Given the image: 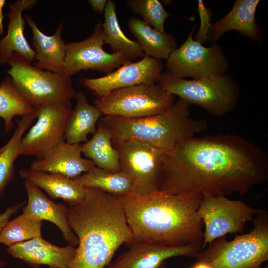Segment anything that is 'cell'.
Listing matches in <instances>:
<instances>
[{
	"instance_id": "1",
	"label": "cell",
	"mask_w": 268,
	"mask_h": 268,
	"mask_svg": "<svg viewBox=\"0 0 268 268\" xmlns=\"http://www.w3.org/2000/svg\"><path fill=\"white\" fill-rule=\"evenodd\" d=\"M162 162L160 190L172 194L242 196L268 173L266 154L234 134L188 138L165 152Z\"/></svg>"
},
{
	"instance_id": "2",
	"label": "cell",
	"mask_w": 268,
	"mask_h": 268,
	"mask_svg": "<svg viewBox=\"0 0 268 268\" xmlns=\"http://www.w3.org/2000/svg\"><path fill=\"white\" fill-rule=\"evenodd\" d=\"M118 198L133 234L132 243L202 244L203 224L197 213L202 194L157 190L142 195L130 192Z\"/></svg>"
},
{
	"instance_id": "3",
	"label": "cell",
	"mask_w": 268,
	"mask_h": 268,
	"mask_svg": "<svg viewBox=\"0 0 268 268\" xmlns=\"http://www.w3.org/2000/svg\"><path fill=\"white\" fill-rule=\"evenodd\" d=\"M68 219L78 239L68 268H104L121 245L133 241L118 198L102 191L85 188L83 200L69 207Z\"/></svg>"
},
{
	"instance_id": "4",
	"label": "cell",
	"mask_w": 268,
	"mask_h": 268,
	"mask_svg": "<svg viewBox=\"0 0 268 268\" xmlns=\"http://www.w3.org/2000/svg\"><path fill=\"white\" fill-rule=\"evenodd\" d=\"M189 105L179 98L157 115L138 119L104 116L98 122L109 131L112 142H135L167 152L207 128L206 121L190 117Z\"/></svg>"
},
{
	"instance_id": "5",
	"label": "cell",
	"mask_w": 268,
	"mask_h": 268,
	"mask_svg": "<svg viewBox=\"0 0 268 268\" xmlns=\"http://www.w3.org/2000/svg\"><path fill=\"white\" fill-rule=\"evenodd\" d=\"M252 230L236 235L231 241L219 237L199 252L196 262H203L211 268H260L268 259V218L266 211L253 221Z\"/></svg>"
},
{
	"instance_id": "6",
	"label": "cell",
	"mask_w": 268,
	"mask_h": 268,
	"mask_svg": "<svg viewBox=\"0 0 268 268\" xmlns=\"http://www.w3.org/2000/svg\"><path fill=\"white\" fill-rule=\"evenodd\" d=\"M7 64L11 66L7 73L15 87L34 109L51 103L71 108V100L77 93L70 77L38 68L17 53Z\"/></svg>"
},
{
	"instance_id": "7",
	"label": "cell",
	"mask_w": 268,
	"mask_h": 268,
	"mask_svg": "<svg viewBox=\"0 0 268 268\" xmlns=\"http://www.w3.org/2000/svg\"><path fill=\"white\" fill-rule=\"evenodd\" d=\"M156 83L168 94L200 106L215 116L226 114L238 101L237 86L224 75L187 80L166 72L161 73Z\"/></svg>"
},
{
	"instance_id": "8",
	"label": "cell",
	"mask_w": 268,
	"mask_h": 268,
	"mask_svg": "<svg viewBox=\"0 0 268 268\" xmlns=\"http://www.w3.org/2000/svg\"><path fill=\"white\" fill-rule=\"evenodd\" d=\"M174 102L157 83L141 84L113 90L97 98L95 106L102 116L138 119L160 114Z\"/></svg>"
},
{
	"instance_id": "9",
	"label": "cell",
	"mask_w": 268,
	"mask_h": 268,
	"mask_svg": "<svg viewBox=\"0 0 268 268\" xmlns=\"http://www.w3.org/2000/svg\"><path fill=\"white\" fill-rule=\"evenodd\" d=\"M265 211L255 209L241 201L231 200L225 196L202 195L197 210L205 225L201 249L216 239L227 234H236L244 230L253 216Z\"/></svg>"
},
{
	"instance_id": "10",
	"label": "cell",
	"mask_w": 268,
	"mask_h": 268,
	"mask_svg": "<svg viewBox=\"0 0 268 268\" xmlns=\"http://www.w3.org/2000/svg\"><path fill=\"white\" fill-rule=\"evenodd\" d=\"M117 151L121 171L132 183L131 192L145 195L160 190L165 151L135 142H112Z\"/></svg>"
},
{
	"instance_id": "11",
	"label": "cell",
	"mask_w": 268,
	"mask_h": 268,
	"mask_svg": "<svg viewBox=\"0 0 268 268\" xmlns=\"http://www.w3.org/2000/svg\"><path fill=\"white\" fill-rule=\"evenodd\" d=\"M194 30L184 43L170 54L166 63V72L176 77H191L194 79L224 75L228 64L222 51L217 45L206 47L194 40Z\"/></svg>"
},
{
	"instance_id": "12",
	"label": "cell",
	"mask_w": 268,
	"mask_h": 268,
	"mask_svg": "<svg viewBox=\"0 0 268 268\" xmlns=\"http://www.w3.org/2000/svg\"><path fill=\"white\" fill-rule=\"evenodd\" d=\"M104 44L103 29L99 20L88 38L66 44L64 73L71 77L81 70L91 69L108 74L114 69L132 62V59L122 52H106Z\"/></svg>"
},
{
	"instance_id": "13",
	"label": "cell",
	"mask_w": 268,
	"mask_h": 268,
	"mask_svg": "<svg viewBox=\"0 0 268 268\" xmlns=\"http://www.w3.org/2000/svg\"><path fill=\"white\" fill-rule=\"evenodd\" d=\"M37 120L19 146L18 155H35L37 159L65 140L64 135L71 108L58 103L42 105L35 109Z\"/></svg>"
},
{
	"instance_id": "14",
	"label": "cell",
	"mask_w": 268,
	"mask_h": 268,
	"mask_svg": "<svg viewBox=\"0 0 268 268\" xmlns=\"http://www.w3.org/2000/svg\"><path fill=\"white\" fill-rule=\"evenodd\" d=\"M161 60L146 55L136 62H129L101 77L83 78L81 82L97 98L116 89L141 84L156 83L162 73Z\"/></svg>"
},
{
	"instance_id": "15",
	"label": "cell",
	"mask_w": 268,
	"mask_h": 268,
	"mask_svg": "<svg viewBox=\"0 0 268 268\" xmlns=\"http://www.w3.org/2000/svg\"><path fill=\"white\" fill-rule=\"evenodd\" d=\"M202 244L181 246L135 242L129 249L122 253L106 268H165L166 260L177 256L195 258L201 249Z\"/></svg>"
},
{
	"instance_id": "16",
	"label": "cell",
	"mask_w": 268,
	"mask_h": 268,
	"mask_svg": "<svg viewBox=\"0 0 268 268\" xmlns=\"http://www.w3.org/2000/svg\"><path fill=\"white\" fill-rule=\"evenodd\" d=\"M82 154L81 144L63 140L32 162L30 169L58 173L74 179L95 166L90 159L83 158Z\"/></svg>"
},
{
	"instance_id": "17",
	"label": "cell",
	"mask_w": 268,
	"mask_h": 268,
	"mask_svg": "<svg viewBox=\"0 0 268 268\" xmlns=\"http://www.w3.org/2000/svg\"><path fill=\"white\" fill-rule=\"evenodd\" d=\"M6 251L13 257L38 268L47 265L57 268H68L76 248L70 245L59 247L37 237L9 246Z\"/></svg>"
},
{
	"instance_id": "18",
	"label": "cell",
	"mask_w": 268,
	"mask_h": 268,
	"mask_svg": "<svg viewBox=\"0 0 268 268\" xmlns=\"http://www.w3.org/2000/svg\"><path fill=\"white\" fill-rule=\"evenodd\" d=\"M28 201L23 213L31 215L39 220H48L56 225L70 245L76 247L78 239L68 221L69 208L63 203H55L41 190L30 181L24 180Z\"/></svg>"
},
{
	"instance_id": "19",
	"label": "cell",
	"mask_w": 268,
	"mask_h": 268,
	"mask_svg": "<svg viewBox=\"0 0 268 268\" xmlns=\"http://www.w3.org/2000/svg\"><path fill=\"white\" fill-rule=\"evenodd\" d=\"M36 0H18L9 4L10 11L5 37L0 40V63L5 65L14 53H17L31 63L35 60V52L24 36L25 21L22 17L23 11L31 8Z\"/></svg>"
},
{
	"instance_id": "20",
	"label": "cell",
	"mask_w": 268,
	"mask_h": 268,
	"mask_svg": "<svg viewBox=\"0 0 268 268\" xmlns=\"http://www.w3.org/2000/svg\"><path fill=\"white\" fill-rule=\"evenodd\" d=\"M24 20L33 33L32 41L36 60L34 66L55 73H64L66 44L61 37L63 23L60 24L52 35L48 36L39 29L30 16L25 15Z\"/></svg>"
},
{
	"instance_id": "21",
	"label": "cell",
	"mask_w": 268,
	"mask_h": 268,
	"mask_svg": "<svg viewBox=\"0 0 268 268\" xmlns=\"http://www.w3.org/2000/svg\"><path fill=\"white\" fill-rule=\"evenodd\" d=\"M19 175L41 189L44 190L52 199H60L70 207L79 203L84 198L85 188L75 179L62 174L21 169Z\"/></svg>"
},
{
	"instance_id": "22",
	"label": "cell",
	"mask_w": 268,
	"mask_h": 268,
	"mask_svg": "<svg viewBox=\"0 0 268 268\" xmlns=\"http://www.w3.org/2000/svg\"><path fill=\"white\" fill-rule=\"evenodd\" d=\"M259 0H237L231 10L222 19L212 25L208 40L215 42L226 32L236 30L253 39L258 38L255 15Z\"/></svg>"
},
{
	"instance_id": "23",
	"label": "cell",
	"mask_w": 268,
	"mask_h": 268,
	"mask_svg": "<svg viewBox=\"0 0 268 268\" xmlns=\"http://www.w3.org/2000/svg\"><path fill=\"white\" fill-rule=\"evenodd\" d=\"M75 98L76 105L68 119L64 135L65 141L70 144L86 142L88 134L95 133L102 116L95 106L88 103L83 92L77 93Z\"/></svg>"
},
{
	"instance_id": "24",
	"label": "cell",
	"mask_w": 268,
	"mask_h": 268,
	"mask_svg": "<svg viewBox=\"0 0 268 268\" xmlns=\"http://www.w3.org/2000/svg\"><path fill=\"white\" fill-rule=\"evenodd\" d=\"M130 31L137 39L144 55L161 60L167 59L177 48L175 40L169 34L162 33L143 20L131 17L127 21Z\"/></svg>"
},
{
	"instance_id": "25",
	"label": "cell",
	"mask_w": 268,
	"mask_h": 268,
	"mask_svg": "<svg viewBox=\"0 0 268 268\" xmlns=\"http://www.w3.org/2000/svg\"><path fill=\"white\" fill-rule=\"evenodd\" d=\"M81 147L82 154L95 166L112 171H121L119 154L113 145L111 134L99 122L92 137Z\"/></svg>"
},
{
	"instance_id": "26",
	"label": "cell",
	"mask_w": 268,
	"mask_h": 268,
	"mask_svg": "<svg viewBox=\"0 0 268 268\" xmlns=\"http://www.w3.org/2000/svg\"><path fill=\"white\" fill-rule=\"evenodd\" d=\"M104 12V21L101 22V25L104 44H108L113 52H122L132 60L142 58L144 53L138 42L127 37L120 26L115 3L107 0Z\"/></svg>"
},
{
	"instance_id": "27",
	"label": "cell",
	"mask_w": 268,
	"mask_h": 268,
	"mask_svg": "<svg viewBox=\"0 0 268 268\" xmlns=\"http://www.w3.org/2000/svg\"><path fill=\"white\" fill-rule=\"evenodd\" d=\"M74 179L84 188L97 189L117 197L132 191L131 179L122 171H112L94 166Z\"/></svg>"
},
{
	"instance_id": "28",
	"label": "cell",
	"mask_w": 268,
	"mask_h": 268,
	"mask_svg": "<svg viewBox=\"0 0 268 268\" xmlns=\"http://www.w3.org/2000/svg\"><path fill=\"white\" fill-rule=\"evenodd\" d=\"M36 118L35 111L22 116L17 120V127L8 142L0 148V196H2L7 186L15 178L14 162L19 156L20 141L26 130Z\"/></svg>"
},
{
	"instance_id": "29",
	"label": "cell",
	"mask_w": 268,
	"mask_h": 268,
	"mask_svg": "<svg viewBox=\"0 0 268 268\" xmlns=\"http://www.w3.org/2000/svg\"><path fill=\"white\" fill-rule=\"evenodd\" d=\"M34 111V108L19 93L11 77H5L0 84V117L4 120L5 133L12 129L15 116H23Z\"/></svg>"
},
{
	"instance_id": "30",
	"label": "cell",
	"mask_w": 268,
	"mask_h": 268,
	"mask_svg": "<svg viewBox=\"0 0 268 268\" xmlns=\"http://www.w3.org/2000/svg\"><path fill=\"white\" fill-rule=\"evenodd\" d=\"M42 221L22 213L9 221L0 234V243L10 246L14 244L41 236Z\"/></svg>"
},
{
	"instance_id": "31",
	"label": "cell",
	"mask_w": 268,
	"mask_h": 268,
	"mask_svg": "<svg viewBox=\"0 0 268 268\" xmlns=\"http://www.w3.org/2000/svg\"><path fill=\"white\" fill-rule=\"evenodd\" d=\"M127 6L134 12L143 18V21L153 28L165 33L164 23L170 15L157 0H129Z\"/></svg>"
},
{
	"instance_id": "32",
	"label": "cell",
	"mask_w": 268,
	"mask_h": 268,
	"mask_svg": "<svg viewBox=\"0 0 268 268\" xmlns=\"http://www.w3.org/2000/svg\"><path fill=\"white\" fill-rule=\"evenodd\" d=\"M198 10L200 18V27L196 35L195 40L202 44L208 40L211 24L210 10L204 5L203 0L198 1Z\"/></svg>"
},
{
	"instance_id": "33",
	"label": "cell",
	"mask_w": 268,
	"mask_h": 268,
	"mask_svg": "<svg viewBox=\"0 0 268 268\" xmlns=\"http://www.w3.org/2000/svg\"><path fill=\"white\" fill-rule=\"evenodd\" d=\"M25 203V201H23L8 207L3 213L0 215V234L4 226L9 221L10 217L18 211Z\"/></svg>"
},
{
	"instance_id": "34",
	"label": "cell",
	"mask_w": 268,
	"mask_h": 268,
	"mask_svg": "<svg viewBox=\"0 0 268 268\" xmlns=\"http://www.w3.org/2000/svg\"><path fill=\"white\" fill-rule=\"evenodd\" d=\"M88 3L90 4L93 10L99 14H102L106 7L107 0H89Z\"/></svg>"
},
{
	"instance_id": "35",
	"label": "cell",
	"mask_w": 268,
	"mask_h": 268,
	"mask_svg": "<svg viewBox=\"0 0 268 268\" xmlns=\"http://www.w3.org/2000/svg\"><path fill=\"white\" fill-rule=\"evenodd\" d=\"M5 3L6 0H0V36H2L4 32L3 25V8Z\"/></svg>"
},
{
	"instance_id": "36",
	"label": "cell",
	"mask_w": 268,
	"mask_h": 268,
	"mask_svg": "<svg viewBox=\"0 0 268 268\" xmlns=\"http://www.w3.org/2000/svg\"><path fill=\"white\" fill-rule=\"evenodd\" d=\"M192 268H211V267L203 262H196Z\"/></svg>"
},
{
	"instance_id": "37",
	"label": "cell",
	"mask_w": 268,
	"mask_h": 268,
	"mask_svg": "<svg viewBox=\"0 0 268 268\" xmlns=\"http://www.w3.org/2000/svg\"><path fill=\"white\" fill-rule=\"evenodd\" d=\"M6 262L0 258V268H4L6 265Z\"/></svg>"
},
{
	"instance_id": "38",
	"label": "cell",
	"mask_w": 268,
	"mask_h": 268,
	"mask_svg": "<svg viewBox=\"0 0 268 268\" xmlns=\"http://www.w3.org/2000/svg\"><path fill=\"white\" fill-rule=\"evenodd\" d=\"M260 268H268V266H265L264 267H261Z\"/></svg>"
},
{
	"instance_id": "39",
	"label": "cell",
	"mask_w": 268,
	"mask_h": 268,
	"mask_svg": "<svg viewBox=\"0 0 268 268\" xmlns=\"http://www.w3.org/2000/svg\"><path fill=\"white\" fill-rule=\"evenodd\" d=\"M48 268H57L53 267H49Z\"/></svg>"
}]
</instances>
